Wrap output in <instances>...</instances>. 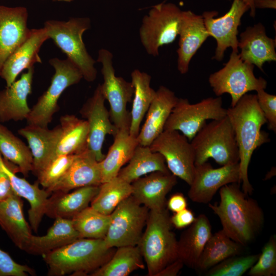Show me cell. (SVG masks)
Returning a JSON list of instances; mask_svg holds the SVG:
<instances>
[{"instance_id": "cell-1", "label": "cell", "mask_w": 276, "mask_h": 276, "mask_svg": "<svg viewBox=\"0 0 276 276\" xmlns=\"http://www.w3.org/2000/svg\"><path fill=\"white\" fill-rule=\"evenodd\" d=\"M219 195V202L209 203V207L218 216L224 233L241 245H247L264 224L262 208L257 201L248 198L240 190L238 183L222 187Z\"/></svg>"}, {"instance_id": "cell-2", "label": "cell", "mask_w": 276, "mask_h": 276, "mask_svg": "<svg viewBox=\"0 0 276 276\" xmlns=\"http://www.w3.org/2000/svg\"><path fill=\"white\" fill-rule=\"evenodd\" d=\"M234 131L239 153L240 183L243 192L251 194L254 189L248 177V168L254 151L270 141L268 133L261 130L267 123L257 101L256 95L246 94L236 105L227 109Z\"/></svg>"}, {"instance_id": "cell-3", "label": "cell", "mask_w": 276, "mask_h": 276, "mask_svg": "<svg viewBox=\"0 0 276 276\" xmlns=\"http://www.w3.org/2000/svg\"><path fill=\"white\" fill-rule=\"evenodd\" d=\"M112 248L104 239L81 238L42 256L48 275H84L108 261L114 253Z\"/></svg>"}, {"instance_id": "cell-4", "label": "cell", "mask_w": 276, "mask_h": 276, "mask_svg": "<svg viewBox=\"0 0 276 276\" xmlns=\"http://www.w3.org/2000/svg\"><path fill=\"white\" fill-rule=\"evenodd\" d=\"M146 228L137 245L148 269V275L156 276L178 258L177 240L172 231L170 217L165 208L150 210Z\"/></svg>"}, {"instance_id": "cell-5", "label": "cell", "mask_w": 276, "mask_h": 276, "mask_svg": "<svg viewBox=\"0 0 276 276\" xmlns=\"http://www.w3.org/2000/svg\"><path fill=\"white\" fill-rule=\"evenodd\" d=\"M49 39L80 71L88 82L95 81L97 71L95 60L88 53L83 41V33L90 27L87 17H73L67 21L49 20L44 24Z\"/></svg>"}, {"instance_id": "cell-6", "label": "cell", "mask_w": 276, "mask_h": 276, "mask_svg": "<svg viewBox=\"0 0 276 276\" xmlns=\"http://www.w3.org/2000/svg\"><path fill=\"white\" fill-rule=\"evenodd\" d=\"M195 152V165L212 158L222 166L239 162L235 135L227 116L206 123L191 141Z\"/></svg>"}, {"instance_id": "cell-7", "label": "cell", "mask_w": 276, "mask_h": 276, "mask_svg": "<svg viewBox=\"0 0 276 276\" xmlns=\"http://www.w3.org/2000/svg\"><path fill=\"white\" fill-rule=\"evenodd\" d=\"M182 13L174 4L163 2L153 6L143 17L139 36L148 54L158 56L161 47L175 40L179 34Z\"/></svg>"}, {"instance_id": "cell-8", "label": "cell", "mask_w": 276, "mask_h": 276, "mask_svg": "<svg viewBox=\"0 0 276 276\" xmlns=\"http://www.w3.org/2000/svg\"><path fill=\"white\" fill-rule=\"evenodd\" d=\"M49 63L55 70L54 74L47 90L31 108L26 119L28 124L47 127L53 115L58 110V101L61 94L83 78L80 71L68 58L62 60L54 58L50 59Z\"/></svg>"}, {"instance_id": "cell-9", "label": "cell", "mask_w": 276, "mask_h": 276, "mask_svg": "<svg viewBox=\"0 0 276 276\" xmlns=\"http://www.w3.org/2000/svg\"><path fill=\"white\" fill-rule=\"evenodd\" d=\"M253 64L243 61L239 52L232 51L228 61L220 70L210 75L209 82L217 97L228 94L232 98L231 107L249 91L265 89L267 81L256 78Z\"/></svg>"}, {"instance_id": "cell-10", "label": "cell", "mask_w": 276, "mask_h": 276, "mask_svg": "<svg viewBox=\"0 0 276 276\" xmlns=\"http://www.w3.org/2000/svg\"><path fill=\"white\" fill-rule=\"evenodd\" d=\"M220 96L209 97L195 104L187 99L178 98L168 118L164 130L180 131L191 141L208 120H219L226 116Z\"/></svg>"}, {"instance_id": "cell-11", "label": "cell", "mask_w": 276, "mask_h": 276, "mask_svg": "<svg viewBox=\"0 0 276 276\" xmlns=\"http://www.w3.org/2000/svg\"><path fill=\"white\" fill-rule=\"evenodd\" d=\"M148 212L131 195L121 201L110 214V223L104 239L107 246H137Z\"/></svg>"}, {"instance_id": "cell-12", "label": "cell", "mask_w": 276, "mask_h": 276, "mask_svg": "<svg viewBox=\"0 0 276 276\" xmlns=\"http://www.w3.org/2000/svg\"><path fill=\"white\" fill-rule=\"evenodd\" d=\"M111 52L101 49L98 52L97 61L102 64L103 83L100 84L102 94L110 105L109 116L112 123L118 128L130 126V114L127 109L131 101L134 87L131 82L116 76L112 64Z\"/></svg>"}, {"instance_id": "cell-13", "label": "cell", "mask_w": 276, "mask_h": 276, "mask_svg": "<svg viewBox=\"0 0 276 276\" xmlns=\"http://www.w3.org/2000/svg\"><path fill=\"white\" fill-rule=\"evenodd\" d=\"M153 152L160 153L174 175L189 185L195 169V152L189 140L177 130H164L149 145Z\"/></svg>"}, {"instance_id": "cell-14", "label": "cell", "mask_w": 276, "mask_h": 276, "mask_svg": "<svg viewBox=\"0 0 276 276\" xmlns=\"http://www.w3.org/2000/svg\"><path fill=\"white\" fill-rule=\"evenodd\" d=\"M248 10V6L244 2L234 0L229 10L220 17H215L218 15L216 11L203 13L202 16L209 36L213 37L216 41L213 59L219 61L222 60L228 48H232V51L239 52L238 28L242 17Z\"/></svg>"}, {"instance_id": "cell-15", "label": "cell", "mask_w": 276, "mask_h": 276, "mask_svg": "<svg viewBox=\"0 0 276 276\" xmlns=\"http://www.w3.org/2000/svg\"><path fill=\"white\" fill-rule=\"evenodd\" d=\"M105 101L100 84H99L93 96L80 110V114L88 124L87 148L94 154L99 162L105 156L102 152V147L106 136L110 134L114 136L119 129L110 121Z\"/></svg>"}, {"instance_id": "cell-16", "label": "cell", "mask_w": 276, "mask_h": 276, "mask_svg": "<svg viewBox=\"0 0 276 276\" xmlns=\"http://www.w3.org/2000/svg\"><path fill=\"white\" fill-rule=\"evenodd\" d=\"M232 183H240L239 163L215 169L206 162L195 166L188 195L193 202L208 203L222 187Z\"/></svg>"}, {"instance_id": "cell-17", "label": "cell", "mask_w": 276, "mask_h": 276, "mask_svg": "<svg viewBox=\"0 0 276 276\" xmlns=\"http://www.w3.org/2000/svg\"><path fill=\"white\" fill-rule=\"evenodd\" d=\"M49 39L44 27L30 29L26 39L7 58L0 71V77L5 81L6 86L11 85L25 70L42 62L39 52Z\"/></svg>"}, {"instance_id": "cell-18", "label": "cell", "mask_w": 276, "mask_h": 276, "mask_svg": "<svg viewBox=\"0 0 276 276\" xmlns=\"http://www.w3.org/2000/svg\"><path fill=\"white\" fill-rule=\"evenodd\" d=\"M28 18L26 7L0 5V71L7 58L28 36Z\"/></svg>"}, {"instance_id": "cell-19", "label": "cell", "mask_w": 276, "mask_h": 276, "mask_svg": "<svg viewBox=\"0 0 276 276\" xmlns=\"http://www.w3.org/2000/svg\"><path fill=\"white\" fill-rule=\"evenodd\" d=\"M101 174L100 163L88 149L78 154L64 175L49 189L54 192H68L79 188L100 186Z\"/></svg>"}, {"instance_id": "cell-20", "label": "cell", "mask_w": 276, "mask_h": 276, "mask_svg": "<svg viewBox=\"0 0 276 276\" xmlns=\"http://www.w3.org/2000/svg\"><path fill=\"white\" fill-rule=\"evenodd\" d=\"M177 69L181 74L189 71L190 62L209 37L202 15L182 11L179 34Z\"/></svg>"}, {"instance_id": "cell-21", "label": "cell", "mask_w": 276, "mask_h": 276, "mask_svg": "<svg viewBox=\"0 0 276 276\" xmlns=\"http://www.w3.org/2000/svg\"><path fill=\"white\" fill-rule=\"evenodd\" d=\"M176 183V176L171 172H153L131 183V196L148 210H161L165 208L167 194Z\"/></svg>"}, {"instance_id": "cell-22", "label": "cell", "mask_w": 276, "mask_h": 276, "mask_svg": "<svg viewBox=\"0 0 276 276\" xmlns=\"http://www.w3.org/2000/svg\"><path fill=\"white\" fill-rule=\"evenodd\" d=\"M34 66L20 78L0 91V122L21 121L28 118L31 109L28 97L32 93Z\"/></svg>"}, {"instance_id": "cell-23", "label": "cell", "mask_w": 276, "mask_h": 276, "mask_svg": "<svg viewBox=\"0 0 276 276\" xmlns=\"http://www.w3.org/2000/svg\"><path fill=\"white\" fill-rule=\"evenodd\" d=\"M275 45V39L267 35L264 26L259 22L247 27L240 34L239 54L243 61L263 71V64L266 62L276 61Z\"/></svg>"}, {"instance_id": "cell-24", "label": "cell", "mask_w": 276, "mask_h": 276, "mask_svg": "<svg viewBox=\"0 0 276 276\" xmlns=\"http://www.w3.org/2000/svg\"><path fill=\"white\" fill-rule=\"evenodd\" d=\"M178 99L168 88L159 87L147 110L145 122L136 137L140 145L149 146L164 131L165 123Z\"/></svg>"}, {"instance_id": "cell-25", "label": "cell", "mask_w": 276, "mask_h": 276, "mask_svg": "<svg viewBox=\"0 0 276 276\" xmlns=\"http://www.w3.org/2000/svg\"><path fill=\"white\" fill-rule=\"evenodd\" d=\"M61 132L60 126L50 129L32 124L18 130V134L28 142L33 158L32 172L35 175L55 157Z\"/></svg>"}, {"instance_id": "cell-26", "label": "cell", "mask_w": 276, "mask_h": 276, "mask_svg": "<svg viewBox=\"0 0 276 276\" xmlns=\"http://www.w3.org/2000/svg\"><path fill=\"white\" fill-rule=\"evenodd\" d=\"M0 226L15 245L25 251L32 228L24 216L23 201L13 191L0 201Z\"/></svg>"}, {"instance_id": "cell-27", "label": "cell", "mask_w": 276, "mask_h": 276, "mask_svg": "<svg viewBox=\"0 0 276 276\" xmlns=\"http://www.w3.org/2000/svg\"><path fill=\"white\" fill-rule=\"evenodd\" d=\"M2 167L9 178L13 191L29 202V220L31 228L36 232L45 215L48 198L51 193L45 189H40L38 181L32 184L25 178L18 177L4 159Z\"/></svg>"}, {"instance_id": "cell-28", "label": "cell", "mask_w": 276, "mask_h": 276, "mask_svg": "<svg viewBox=\"0 0 276 276\" xmlns=\"http://www.w3.org/2000/svg\"><path fill=\"white\" fill-rule=\"evenodd\" d=\"M212 227L209 218L199 215L177 241V255L187 266L195 269L203 248L211 236Z\"/></svg>"}, {"instance_id": "cell-29", "label": "cell", "mask_w": 276, "mask_h": 276, "mask_svg": "<svg viewBox=\"0 0 276 276\" xmlns=\"http://www.w3.org/2000/svg\"><path fill=\"white\" fill-rule=\"evenodd\" d=\"M99 190V186H90L76 189L71 193H52L48 198L45 215L53 219H71L88 206Z\"/></svg>"}, {"instance_id": "cell-30", "label": "cell", "mask_w": 276, "mask_h": 276, "mask_svg": "<svg viewBox=\"0 0 276 276\" xmlns=\"http://www.w3.org/2000/svg\"><path fill=\"white\" fill-rule=\"evenodd\" d=\"M139 144L137 138L130 134L129 126L118 129L107 154L99 162L102 183L118 176L122 167L129 161Z\"/></svg>"}, {"instance_id": "cell-31", "label": "cell", "mask_w": 276, "mask_h": 276, "mask_svg": "<svg viewBox=\"0 0 276 276\" xmlns=\"http://www.w3.org/2000/svg\"><path fill=\"white\" fill-rule=\"evenodd\" d=\"M79 238H81L71 219L57 218L45 235H32L25 251L31 255L43 256Z\"/></svg>"}, {"instance_id": "cell-32", "label": "cell", "mask_w": 276, "mask_h": 276, "mask_svg": "<svg viewBox=\"0 0 276 276\" xmlns=\"http://www.w3.org/2000/svg\"><path fill=\"white\" fill-rule=\"evenodd\" d=\"M60 122L61 132L55 156L77 154L88 149V128L86 120L73 114H65L61 117Z\"/></svg>"}, {"instance_id": "cell-33", "label": "cell", "mask_w": 276, "mask_h": 276, "mask_svg": "<svg viewBox=\"0 0 276 276\" xmlns=\"http://www.w3.org/2000/svg\"><path fill=\"white\" fill-rule=\"evenodd\" d=\"M128 162L118 176L130 183L153 172H170L164 156L159 152L152 151L149 146L139 144Z\"/></svg>"}, {"instance_id": "cell-34", "label": "cell", "mask_w": 276, "mask_h": 276, "mask_svg": "<svg viewBox=\"0 0 276 276\" xmlns=\"http://www.w3.org/2000/svg\"><path fill=\"white\" fill-rule=\"evenodd\" d=\"M134 87V98L130 114L129 133L136 137L141 122L151 104L156 91L150 86L151 77L148 74L135 69L131 73Z\"/></svg>"}, {"instance_id": "cell-35", "label": "cell", "mask_w": 276, "mask_h": 276, "mask_svg": "<svg viewBox=\"0 0 276 276\" xmlns=\"http://www.w3.org/2000/svg\"><path fill=\"white\" fill-rule=\"evenodd\" d=\"M242 245L221 229L212 234L198 259L195 269L207 271L226 258L238 255Z\"/></svg>"}, {"instance_id": "cell-36", "label": "cell", "mask_w": 276, "mask_h": 276, "mask_svg": "<svg viewBox=\"0 0 276 276\" xmlns=\"http://www.w3.org/2000/svg\"><path fill=\"white\" fill-rule=\"evenodd\" d=\"M109 260L90 273L92 276H127L144 269L142 256L138 246L118 247Z\"/></svg>"}, {"instance_id": "cell-37", "label": "cell", "mask_w": 276, "mask_h": 276, "mask_svg": "<svg viewBox=\"0 0 276 276\" xmlns=\"http://www.w3.org/2000/svg\"><path fill=\"white\" fill-rule=\"evenodd\" d=\"M0 153L24 176L33 171V158L29 147L1 123Z\"/></svg>"}, {"instance_id": "cell-38", "label": "cell", "mask_w": 276, "mask_h": 276, "mask_svg": "<svg viewBox=\"0 0 276 276\" xmlns=\"http://www.w3.org/2000/svg\"><path fill=\"white\" fill-rule=\"evenodd\" d=\"M132 194L131 184L117 176L102 183L90 206L97 211L110 215L118 205Z\"/></svg>"}, {"instance_id": "cell-39", "label": "cell", "mask_w": 276, "mask_h": 276, "mask_svg": "<svg viewBox=\"0 0 276 276\" xmlns=\"http://www.w3.org/2000/svg\"><path fill=\"white\" fill-rule=\"evenodd\" d=\"M71 220L80 238L104 239L109 225L110 215L102 214L88 206Z\"/></svg>"}, {"instance_id": "cell-40", "label": "cell", "mask_w": 276, "mask_h": 276, "mask_svg": "<svg viewBox=\"0 0 276 276\" xmlns=\"http://www.w3.org/2000/svg\"><path fill=\"white\" fill-rule=\"evenodd\" d=\"M260 254L233 256L208 270L207 276H242L257 261Z\"/></svg>"}, {"instance_id": "cell-41", "label": "cell", "mask_w": 276, "mask_h": 276, "mask_svg": "<svg viewBox=\"0 0 276 276\" xmlns=\"http://www.w3.org/2000/svg\"><path fill=\"white\" fill-rule=\"evenodd\" d=\"M77 154L56 155L36 175L39 184L45 189L52 187L64 175Z\"/></svg>"}, {"instance_id": "cell-42", "label": "cell", "mask_w": 276, "mask_h": 276, "mask_svg": "<svg viewBox=\"0 0 276 276\" xmlns=\"http://www.w3.org/2000/svg\"><path fill=\"white\" fill-rule=\"evenodd\" d=\"M250 276L276 275V236H271L264 245L256 263L248 270Z\"/></svg>"}, {"instance_id": "cell-43", "label": "cell", "mask_w": 276, "mask_h": 276, "mask_svg": "<svg viewBox=\"0 0 276 276\" xmlns=\"http://www.w3.org/2000/svg\"><path fill=\"white\" fill-rule=\"evenodd\" d=\"M258 105L268 124L269 130L276 132V96L267 93L265 89L257 91Z\"/></svg>"}, {"instance_id": "cell-44", "label": "cell", "mask_w": 276, "mask_h": 276, "mask_svg": "<svg viewBox=\"0 0 276 276\" xmlns=\"http://www.w3.org/2000/svg\"><path fill=\"white\" fill-rule=\"evenodd\" d=\"M35 275V270L26 265L15 262L11 256L0 248V276Z\"/></svg>"}, {"instance_id": "cell-45", "label": "cell", "mask_w": 276, "mask_h": 276, "mask_svg": "<svg viewBox=\"0 0 276 276\" xmlns=\"http://www.w3.org/2000/svg\"><path fill=\"white\" fill-rule=\"evenodd\" d=\"M195 219L196 217L193 213L187 208L175 213L172 217H170L172 225L178 229L190 226L194 222Z\"/></svg>"}, {"instance_id": "cell-46", "label": "cell", "mask_w": 276, "mask_h": 276, "mask_svg": "<svg viewBox=\"0 0 276 276\" xmlns=\"http://www.w3.org/2000/svg\"><path fill=\"white\" fill-rule=\"evenodd\" d=\"M3 160L0 153V201L13 191L9 178L2 167Z\"/></svg>"}, {"instance_id": "cell-47", "label": "cell", "mask_w": 276, "mask_h": 276, "mask_svg": "<svg viewBox=\"0 0 276 276\" xmlns=\"http://www.w3.org/2000/svg\"><path fill=\"white\" fill-rule=\"evenodd\" d=\"M187 206V200L181 193L173 194L167 202L168 209L174 213H176L186 209Z\"/></svg>"}, {"instance_id": "cell-48", "label": "cell", "mask_w": 276, "mask_h": 276, "mask_svg": "<svg viewBox=\"0 0 276 276\" xmlns=\"http://www.w3.org/2000/svg\"><path fill=\"white\" fill-rule=\"evenodd\" d=\"M183 262L178 258L170 263L160 272L156 276H175L177 274L183 266Z\"/></svg>"}, {"instance_id": "cell-49", "label": "cell", "mask_w": 276, "mask_h": 276, "mask_svg": "<svg viewBox=\"0 0 276 276\" xmlns=\"http://www.w3.org/2000/svg\"><path fill=\"white\" fill-rule=\"evenodd\" d=\"M255 8L275 9L276 0H254Z\"/></svg>"}, {"instance_id": "cell-50", "label": "cell", "mask_w": 276, "mask_h": 276, "mask_svg": "<svg viewBox=\"0 0 276 276\" xmlns=\"http://www.w3.org/2000/svg\"><path fill=\"white\" fill-rule=\"evenodd\" d=\"M246 4L249 7L250 15L254 17L256 15V8L254 6V0H240Z\"/></svg>"}, {"instance_id": "cell-51", "label": "cell", "mask_w": 276, "mask_h": 276, "mask_svg": "<svg viewBox=\"0 0 276 276\" xmlns=\"http://www.w3.org/2000/svg\"><path fill=\"white\" fill-rule=\"evenodd\" d=\"M73 0H58L59 2H70Z\"/></svg>"}, {"instance_id": "cell-52", "label": "cell", "mask_w": 276, "mask_h": 276, "mask_svg": "<svg viewBox=\"0 0 276 276\" xmlns=\"http://www.w3.org/2000/svg\"><path fill=\"white\" fill-rule=\"evenodd\" d=\"M52 1H54V2H57V1H58V0H52Z\"/></svg>"}]
</instances>
